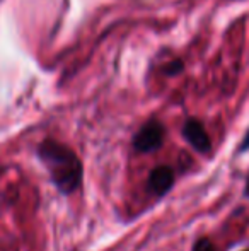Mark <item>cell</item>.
I'll use <instances>...</instances> for the list:
<instances>
[{
  "label": "cell",
  "mask_w": 249,
  "mask_h": 251,
  "mask_svg": "<svg viewBox=\"0 0 249 251\" xmlns=\"http://www.w3.org/2000/svg\"><path fill=\"white\" fill-rule=\"evenodd\" d=\"M38 155L62 193L70 195L79 188L82 181V162L70 147L58 140L46 139L38 147Z\"/></svg>",
  "instance_id": "obj_1"
},
{
  "label": "cell",
  "mask_w": 249,
  "mask_h": 251,
  "mask_svg": "<svg viewBox=\"0 0 249 251\" xmlns=\"http://www.w3.org/2000/svg\"><path fill=\"white\" fill-rule=\"evenodd\" d=\"M164 125L157 120L147 122L133 137V147L138 152H156L162 147L164 142Z\"/></svg>",
  "instance_id": "obj_2"
},
{
  "label": "cell",
  "mask_w": 249,
  "mask_h": 251,
  "mask_svg": "<svg viewBox=\"0 0 249 251\" xmlns=\"http://www.w3.org/2000/svg\"><path fill=\"white\" fill-rule=\"evenodd\" d=\"M183 137L186 139L189 146L195 151H198L200 154H208L210 149H212V142H210V137L206 133L205 126L202 125V122H198L195 118H189L184 122Z\"/></svg>",
  "instance_id": "obj_3"
},
{
  "label": "cell",
  "mask_w": 249,
  "mask_h": 251,
  "mask_svg": "<svg viewBox=\"0 0 249 251\" xmlns=\"http://www.w3.org/2000/svg\"><path fill=\"white\" fill-rule=\"evenodd\" d=\"M174 185V171L169 166H157L149 176V190L156 197H164Z\"/></svg>",
  "instance_id": "obj_4"
},
{
  "label": "cell",
  "mask_w": 249,
  "mask_h": 251,
  "mask_svg": "<svg viewBox=\"0 0 249 251\" xmlns=\"http://www.w3.org/2000/svg\"><path fill=\"white\" fill-rule=\"evenodd\" d=\"M184 69L183 62L181 60H173L171 63H167V67L164 69V74L166 75H178V74H181Z\"/></svg>",
  "instance_id": "obj_5"
},
{
  "label": "cell",
  "mask_w": 249,
  "mask_h": 251,
  "mask_svg": "<svg viewBox=\"0 0 249 251\" xmlns=\"http://www.w3.org/2000/svg\"><path fill=\"white\" fill-rule=\"evenodd\" d=\"M193 251H215V246H213V243L210 241V239L202 238V239H198V241L195 243Z\"/></svg>",
  "instance_id": "obj_6"
},
{
  "label": "cell",
  "mask_w": 249,
  "mask_h": 251,
  "mask_svg": "<svg viewBox=\"0 0 249 251\" xmlns=\"http://www.w3.org/2000/svg\"><path fill=\"white\" fill-rule=\"evenodd\" d=\"M248 149H249V130H248V133H246V135H244L243 142H241L239 152H244V151H248Z\"/></svg>",
  "instance_id": "obj_7"
},
{
  "label": "cell",
  "mask_w": 249,
  "mask_h": 251,
  "mask_svg": "<svg viewBox=\"0 0 249 251\" xmlns=\"http://www.w3.org/2000/svg\"><path fill=\"white\" fill-rule=\"evenodd\" d=\"M244 195L249 199V175H248V179H246V186H244Z\"/></svg>",
  "instance_id": "obj_8"
},
{
  "label": "cell",
  "mask_w": 249,
  "mask_h": 251,
  "mask_svg": "<svg viewBox=\"0 0 249 251\" xmlns=\"http://www.w3.org/2000/svg\"><path fill=\"white\" fill-rule=\"evenodd\" d=\"M244 251H249V250H244Z\"/></svg>",
  "instance_id": "obj_9"
}]
</instances>
